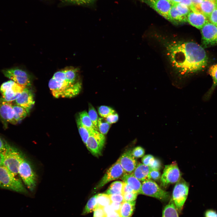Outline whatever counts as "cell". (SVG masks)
<instances>
[{"label":"cell","mask_w":217,"mask_h":217,"mask_svg":"<svg viewBox=\"0 0 217 217\" xmlns=\"http://www.w3.org/2000/svg\"><path fill=\"white\" fill-rule=\"evenodd\" d=\"M167 50L171 65L181 76L199 71L207 65L208 59L204 48L194 42L174 41L168 45Z\"/></svg>","instance_id":"6da1fadb"},{"label":"cell","mask_w":217,"mask_h":217,"mask_svg":"<svg viewBox=\"0 0 217 217\" xmlns=\"http://www.w3.org/2000/svg\"><path fill=\"white\" fill-rule=\"evenodd\" d=\"M49 86L55 98H71L79 93L81 89V83L79 81L74 83L59 82L52 78L49 81Z\"/></svg>","instance_id":"7a4b0ae2"},{"label":"cell","mask_w":217,"mask_h":217,"mask_svg":"<svg viewBox=\"0 0 217 217\" xmlns=\"http://www.w3.org/2000/svg\"><path fill=\"white\" fill-rule=\"evenodd\" d=\"M0 153L3 166L15 176L18 174V168L23 158L21 154L17 149L7 142L5 149Z\"/></svg>","instance_id":"3957f363"},{"label":"cell","mask_w":217,"mask_h":217,"mask_svg":"<svg viewBox=\"0 0 217 217\" xmlns=\"http://www.w3.org/2000/svg\"><path fill=\"white\" fill-rule=\"evenodd\" d=\"M0 188L27 194L21 181L3 166H0Z\"/></svg>","instance_id":"277c9868"},{"label":"cell","mask_w":217,"mask_h":217,"mask_svg":"<svg viewBox=\"0 0 217 217\" xmlns=\"http://www.w3.org/2000/svg\"><path fill=\"white\" fill-rule=\"evenodd\" d=\"M139 194L156 198L162 201H167L170 198L169 192L161 188L151 179L143 182Z\"/></svg>","instance_id":"5b68a950"},{"label":"cell","mask_w":217,"mask_h":217,"mask_svg":"<svg viewBox=\"0 0 217 217\" xmlns=\"http://www.w3.org/2000/svg\"><path fill=\"white\" fill-rule=\"evenodd\" d=\"M26 87L11 80L5 82L0 88L2 95L0 99L5 101L12 102L19 97Z\"/></svg>","instance_id":"8992f818"},{"label":"cell","mask_w":217,"mask_h":217,"mask_svg":"<svg viewBox=\"0 0 217 217\" xmlns=\"http://www.w3.org/2000/svg\"><path fill=\"white\" fill-rule=\"evenodd\" d=\"M189 186L183 178L176 183L172 193V200L177 210L181 211L187 198Z\"/></svg>","instance_id":"52a82bcc"},{"label":"cell","mask_w":217,"mask_h":217,"mask_svg":"<svg viewBox=\"0 0 217 217\" xmlns=\"http://www.w3.org/2000/svg\"><path fill=\"white\" fill-rule=\"evenodd\" d=\"M181 178V174L175 162L165 166L160 179L161 186L165 188L171 184L177 182Z\"/></svg>","instance_id":"ba28073f"},{"label":"cell","mask_w":217,"mask_h":217,"mask_svg":"<svg viewBox=\"0 0 217 217\" xmlns=\"http://www.w3.org/2000/svg\"><path fill=\"white\" fill-rule=\"evenodd\" d=\"M18 173L25 184L31 191L36 185V176L30 164L23 157L19 165Z\"/></svg>","instance_id":"9c48e42d"},{"label":"cell","mask_w":217,"mask_h":217,"mask_svg":"<svg viewBox=\"0 0 217 217\" xmlns=\"http://www.w3.org/2000/svg\"><path fill=\"white\" fill-rule=\"evenodd\" d=\"M105 141V135L94 130L89 137L85 145L88 149L93 156H100Z\"/></svg>","instance_id":"30bf717a"},{"label":"cell","mask_w":217,"mask_h":217,"mask_svg":"<svg viewBox=\"0 0 217 217\" xmlns=\"http://www.w3.org/2000/svg\"><path fill=\"white\" fill-rule=\"evenodd\" d=\"M4 76L17 83L26 87L31 85L29 75L24 70L18 67L6 68L2 70Z\"/></svg>","instance_id":"8fae6325"},{"label":"cell","mask_w":217,"mask_h":217,"mask_svg":"<svg viewBox=\"0 0 217 217\" xmlns=\"http://www.w3.org/2000/svg\"><path fill=\"white\" fill-rule=\"evenodd\" d=\"M204 48L217 45V26L208 21L200 29Z\"/></svg>","instance_id":"7c38bea8"},{"label":"cell","mask_w":217,"mask_h":217,"mask_svg":"<svg viewBox=\"0 0 217 217\" xmlns=\"http://www.w3.org/2000/svg\"><path fill=\"white\" fill-rule=\"evenodd\" d=\"M125 174L118 159L107 171L96 187L100 188L110 181L121 178Z\"/></svg>","instance_id":"4fadbf2b"},{"label":"cell","mask_w":217,"mask_h":217,"mask_svg":"<svg viewBox=\"0 0 217 217\" xmlns=\"http://www.w3.org/2000/svg\"><path fill=\"white\" fill-rule=\"evenodd\" d=\"M13 105L12 102L5 101L0 99V118L5 128L7 127L8 123L15 124Z\"/></svg>","instance_id":"5bb4252c"},{"label":"cell","mask_w":217,"mask_h":217,"mask_svg":"<svg viewBox=\"0 0 217 217\" xmlns=\"http://www.w3.org/2000/svg\"><path fill=\"white\" fill-rule=\"evenodd\" d=\"M118 160L126 174H132L138 164L137 160L132 155L130 150L124 152Z\"/></svg>","instance_id":"9a60e30c"},{"label":"cell","mask_w":217,"mask_h":217,"mask_svg":"<svg viewBox=\"0 0 217 217\" xmlns=\"http://www.w3.org/2000/svg\"><path fill=\"white\" fill-rule=\"evenodd\" d=\"M153 9L167 20H169V14L173 5L168 0H157L148 2Z\"/></svg>","instance_id":"2e32d148"},{"label":"cell","mask_w":217,"mask_h":217,"mask_svg":"<svg viewBox=\"0 0 217 217\" xmlns=\"http://www.w3.org/2000/svg\"><path fill=\"white\" fill-rule=\"evenodd\" d=\"M217 6V2L203 0L200 4L193 5L190 10L201 13L208 18L211 13Z\"/></svg>","instance_id":"e0dca14e"},{"label":"cell","mask_w":217,"mask_h":217,"mask_svg":"<svg viewBox=\"0 0 217 217\" xmlns=\"http://www.w3.org/2000/svg\"><path fill=\"white\" fill-rule=\"evenodd\" d=\"M15 101V104L23 107L28 112L34 103L33 94L27 87L24 88L19 97Z\"/></svg>","instance_id":"ac0fdd59"},{"label":"cell","mask_w":217,"mask_h":217,"mask_svg":"<svg viewBox=\"0 0 217 217\" xmlns=\"http://www.w3.org/2000/svg\"><path fill=\"white\" fill-rule=\"evenodd\" d=\"M187 22L192 26L201 29L209 21L208 19L203 14L190 10L187 16Z\"/></svg>","instance_id":"d6986e66"},{"label":"cell","mask_w":217,"mask_h":217,"mask_svg":"<svg viewBox=\"0 0 217 217\" xmlns=\"http://www.w3.org/2000/svg\"><path fill=\"white\" fill-rule=\"evenodd\" d=\"M151 170L149 166L139 163L132 174L140 181H144L150 179L149 173Z\"/></svg>","instance_id":"ffe728a7"},{"label":"cell","mask_w":217,"mask_h":217,"mask_svg":"<svg viewBox=\"0 0 217 217\" xmlns=\"http://www.w3.org/2000/svg\"><path fill=\"white\" fill-rule=\"evenodd\" d=\"M121 179L129 184L134 191L139 194L142 184L140 181L132 174H125Z\"/></svg>","instance_id":"44dd1931"},{"label":"cell","mask_w":217,"mask_h":217,"mask_svg":"<svg viewBox=\"0 0 217 217\" xmlns=\"http://www.w3.org/2000/svg\"><path fill=\"white\" fill-rule=\"evenodd\" d=\"M208 73L212 78L213 83L210 88L204 96L205 100H207L210 98L217 86V64L211 66L208 69Z\"/></svg>","instance_id":"7402d4cb"},{"label":"cell","mask_w":217,"mask_h":217,"mask_svg":"<svg viewBox=\"0 0 217 217\" xmlns=\"http://www.w3.org/2000/svg\"><path fill=\"white\" fill-rule=\"evenodd\" d=\"M169 17L168 20L174 23H179L187 22V17L180 14L174 5H172L170 11Z\"/></svg>","instance_id":"603a6c76"},{"label":"cell","mask_w":217,"mask_h":217,"mask_svg":"<svg viewBox=\"0 0 217 217\" xmlns=\"http://www.w3.org/2000/svg\"><path fill=\"white\" fill-rule=\"evenodd\" d=\"M135 201H124L120 210L121 217H131L135 209Z\"/></svg>","instance_id":"cb8c5ba5"},{"label":"cell","mask_w":217,"mask_h":217,"mask_svg":"<svg viewBox=\"0 0 217 217\" xmlns=\"http://www.w3.org/2000/svg\"><path fill=\"white\" fill-rule=\"evenodd\" d=\"M13 107L14 112V119L15 124L24 118L29 112L23 107L16 104L13 105Z\"/></svg>","instance_id":"d4e9b609"},{"label":"cell","mask_w":217,"mask_h":217,"mask_svg":"<svg viewBox=\"0 0 217 217\" xmlns=\"http://www.w3.org/2000/svg\"><path fill=\"white\" fill-rule=\"evenodd\" d=\"M77 121L79 134L83 141L85 145L89 137L95 130H91L84 126L81 123L79 118Z\"/></svg>","instance_id":"484cf974"},{"label":"cell","mask_w":217,"mask_h":217,"mask_svg":"<svg viewBox=\"0 0 217 217\" xmlns=\"http://www.w3.org/2000/svg\"><path fill=\"white\" fill-rule=\"evenodd\" d=\"M162 217H179L172 200L165 207L162 212Z\"/></svg>","instance_id":"4316f807"},{"label":"cell","mask_w":217,"mask_h":217,"mask_svg":"<svg viewBox=\"0 0 217 217\" xmlns=\"http://www.w3.org/2000/svg\"><path fill=\"white\" fill-rule=\"evenodd\" d=\"M124 182L117 181L112 183L105 193L108 195L122 194Z\"/></svg>","instance_id":"83f0119b"},{"label":"cell","mask_w":217,"mask_h":217,"mask_svg":"<svg viewBox=\"0 0 217 217\" xmlns=\"http://www.w3.org/2000/svg\"><path fill=\"white\" fill-rule=\"evenodd\" d=\"M79 118L82 124L86 128L91 130H95L88 113L86 111L80 112L79 114Z\"/></svg>","instance_id":"f1b7e54d"},{"label":"cell","mask_w":217,"mask_h":217,"mask_svg":"<svg viewBox=\"0 0 217 217\" xmlns=\"http://www.w3.org/2000/svg\"><path fill=\"white\" fill-rule=\"evenodd\" d=\"M97 194L93 196L88 201L83 211L82 215L87 214L94 210L97 204Z\"/></svg>","instance_id":"f546056e"},{"label":"cell","mask_w":217,"mask_h":217,"mask_svg":"<svg viewBox=\"0 0 217 217\" xmlns=\"http://www.w3.org/2000/svg\"><path fill=\"white\" fill-rule=\"evenodd\" d=\"M97 124L98 131L104 135H106L109 131L111 124L107 121L105 118L99 117Z\"/></svg>","instance_id":"4dcf8cb0"},{"label":"cell","mask_w":217,"mask_h":217,"mask_svg":"<svg viewBox=\"0 0 217 217\" xmlns=\"http://www.w3.org/2000/svg\"><path fill=\"white\" fill-rule=\"evenodd\" d=\"M96 206L104 207L110 205L112 203L108 195L106 193L97 194Z\"/></svg>","instance_id":"1f68e13d"},{"label":"cell","mask_w":217,"mask_h":217,"mask_svg":"<svg viewBox=\"0 0 217 217\" xmlns=\"http://www.w3.org/2000/svg\"><path fill=\"white\" fill-rule=\"evenodd\" d=\"M88 114L90 119L95 130L98 131V115L94 107L90 104H89Z\"/></svg>","instance_id":"d6a6232c"},{"label":"cell","mask_w":217,"mask_h":217,"mask_svg":"<svg viewBox=\"0 0 217 217\" xmlns=\"http://www.w3.org/2000/svg\"><path fill=\"white\" fill-rule=\"evenodd\" d=\"M99 115L102 118H106L109 115L115 112V111L110 107L101 105L98 108Z\"/></svg>","instance_id":"836d02e7"},{"label":"cell","mask_w":217,"mask_h":217,"mask_svg":"<svg viewBox=\"0 0 217 217\" xmlns=\"http://www.w3.org/2000/svg\"><path fill=\"white\" fill-rule=\"evenodd\" d=\"M173 5L180 14L186 17L191 10L187 5L181 3H175Z\"/></svg>","instance_id":"e575fe53"},{"label":"cell","mask_w":217,"mask_h":217,"mask_svg":"<svg viewBox=\"0 0 217 217\" xmlns=\"http://www.w3.org/2000/svg\"><path fill=\"white\" fill-rule=\"evenodd\" d=\"M144 149L140 146L135 147L132 151V154L135 158L141 157L144 156Z\"/></svg>","instance_id":"d590c367"},{"label":"cell","mask_w":217,"mask_h":217,"mask_svg":"<svg viewBox=\"0 0 217 217\" xmlns=\"http://www.w3.org/2000/svg\"><path fill=\"white\" fill-rule=\"evenodd\" d=\"M138 193L133 191L123 194L124 201L131 202L135 201Z\"/></svg>","instance_id":"8d00e7d4"},{"label":"cell","mask_w":217,"mask_h":217,"mask_svg":"<svg viewBox=\"0 0 217 217\" xmlns=\"http://www.w3.org/2000/svg\"><path fill=\"white\" fill-rule=\"evenodd\" d=\"M70 3L78 5L89 4L93 2L96 0H63Z\"/></svg>","instance_id":"74e56055"},{"label":"cell","mask_w":217,"mask_h":217,"mask_svg":"<svg viewBox=\"0 0 217 217\" xmlns=\"http://www.w3.org/2000/svg\"><path fill=\"white\" fill-rule=\"evenodd\" d=\"M112 202L122 203L124 201L123 195L122 194L109 195Z\"/></svg>","instance_id":"f35d334b"},{"label":"cell","mask_w":217,"mask_h":217,"mask_svg":"<svg viewBox=\"0 0 217 217\" xmlns=\"http://www.w3.org/2000/svg\"><path fill=\"white\" fill-rule=\"evenodd\" d=\"M208 19L209 22L217 26V6L211 13Z\"/></svg>","instance_id":"ab89813d"},{"label":"cell","mask_w":217,"mask_h":217,"mask_svg":"<svg viewBox=\"0 0 217 217\" xmlns=\"http://www.w3.org/2000/svg\"><path fill=\"white\" fill-rule=\"evenodd\" d=\"M105 216L103 208L96 206L94 210L93 217H105Z\"/></svg>","instance_id":"60d3db41"},{"label":"cell","mask_w":217,"mask_h":217,"mask_svg":"<svg viewBox=\"0 0 217 217\" xmlns=\"http://www.w3.org/2000/svg\"><path fill=\"white\" fill-rule=\"evenodd\" d=\"M149 166L152 169L159 170L161 167V164L159 160L154 158Z\"/></svg>","instance_id":"b9f144b4"},{"label":"cell","mask_w":217,"mask_h":217,"mask_svg":"<svg viewBox=\"0 0 217 217\" xmlns=\"http://www.w3.org/2000/svg\"><path fill=\"white\" fill-rule=\"evenodd\" d=\"M107 121L111 124L117 122L118 119V114L115 112L111 114L105 118Z\"/></svg>","instance_id":"7bdbcfd3"},{"label":"cell","mask_w":217,"mask_h":217,"mask_svg":"<svg viewBox=\"0 0 217 217\" xmlns=\"http://www.w3.org/2000/svg\"><path fill=\"white\" fill-rule=\"evenodd\" d=\"M150 179L157 180L160 178V173L159 170L152 169L149 173Z\"/></svg>","instance_id":"ee69618b"},{"label":"cell","mask_w":217,"mask_h":217,"mask_svg":"<svg viewBox=\"0 0 217 217\" xmlns=\"http://www.w3.org/2000/svg\"><path fill=\"white\" fill-rule=\"evenodd\" d=\"M155 158L151 155H147L143 157L142 160V163L143 164L149 166L152 161Z\"/></svg>","instance_id":"f6af8a7d"},{"label":"cell","mask_w":217,"mask_h":217,"mask_svg":"<svg viewBox=\"0 0 217 217\" xmlns=\"http://www.w3.org/2000/svg\"><path fill=\"white\" fill-rule=\"evenodd\" d=\"M133 191H134L129 184L124 182L122 190V194L123 195L127 193Z\"/></svg>","instance_id":"bcb514c9"},{"label":"cell","mask_w":217,"mask_h":217,"mask_svg":"<svg viewBox=\"0 0 217 217\" xmlns=\"http://www.w3.org/2000/svg\"><path fill=\"white\" fill-rule=\"evenodd\" d=\"M122 203L112 202L110 204L114 211H120Z\"/></svg>","instance_id":"7dc6e473"},{"label":"cell","mask_w":217,"mask_h":217,"mask_svg":"<svg viewBox=\"0 0 217 217\" xmlns=\"http://www.w3.org/2000/svg\"><path fill=\"white\" fill-rule=\"evenodd\" d=\"M205 217H216L217 213L215 211L212 210H209L206 212Z\"/></svg>","instance_id":"c3c4849f"},{"label":"cell","mask_w":217,"mask_h":217,"mask_svg":"<svg viewBox=\"0 0 217 217\" xmlns=\"http://www.w3.org/2000/svg\"><path fill=\"white\" fill-rule=\"evenodd\" d=\"M105 217H121L119 211H114L106 215Z\"/></svg>","instance_id":"681fc988"},{"label":"cell","mask_w":217,"mask_h":217,"mask_svg":"<svg viewBox=\"0 0 217 217\" xmlns=\"http://www.w3.org/2000/svg\"><path fill=\"white\" fill-rule=\"evenodd\" d=\"M6 142L0 137V153L3 152L5 149Z\"/></svg>","instance_id":"f907efd6"},{"label":"cell","mask_w":217,"mask_h":217,"mask_svg":"<svg viewBox=\"0 0 217 217\" xmlns=\"http://www.w3.org/2000/svg\"><path fill=\"white\" fill-rule=\"evenodd\" d=\"M180 3L187 5L190 10L193 5L191 0H182Z\"/></svg>","instance_id":"816d5d0a"},{"label":"cell","mask_w":217,"mask_h":217,"mask_svg":"<svg viewBox=\"0 0 217 217\" xmlns=\"http://www.w3.org/2000/svg\"><path fill=\"white\" fill-rule=\"evenodd\" d=\"M103 208L106 215L114 211L110 204L103 207Z\"/></svg>","instance_id":"f5cc1de1"},{"label":"cell","mask_w":217,"mask_h":217,"mask_svg":"<svg viewBox=\"0 0 217 217\" xmlns=\"http://www.w3.org/2000/svg\"><path fill=\"white\" fill-rule=\"evenodd\" d=\"M203 0H191L193 5H196L200 3Z\"/></svg>","instance_id":"db71d44e"},{"label":"cell","mask_w":217,"mask_h":217,"mask_svg":"<svg viewBox=\"0 0 217 217\" xmlns=\"http://www.w3.org/2000/svg\"><path fill=\"white\" fill-rule=\"evenodd\" d=\"M3 166L2 159L1 153H0V166Z\"/></svg>","instance_id":"11a10c76"},{"label":"cell","mask_w":217,"mask_h":217,"mask_svg":"<svg viewBox=\"0 0 217 217\" xmlns=\"http://www.w3.org/2000/svg\"><path fill=\"white\" fill-rule=\"evenodd\" d=\"M182 0H172L173 5L174 4L177 3H180Z\"/></svg>","instance_id":"9f6ffc18"},{"label":"cell","mask_w":217,"mask_h":217,"mask_svg":"<svg viewBox=\"0 0 217 217\" xmlns=\"http://www.w3.org/2000/svg\"><path fill=\"white\" fill-rule=\"evenodd\" d=\"M157 0H148V2H153L155 1H156Z\"/></svg>","instance_id":"6f0895ef"},{"label":"cell","mask_w":217,"mask_h":217,"mask_svg":"<svg viewBox=\"0 0 217 217\" xmlns=\"http://www.w3.org/2000/svg\"><path fill=\"white\" fill-rule=\"evenodd\" d=\"M169 1H170L171 2V3L172 5H173V1L172 0H168Z\"/></svg>","instance_id":"680465c9"},{"label":"cell","mask_w":217,"mask_h":217,"mask_svg":"<svg viewBox=\"0 0 217 217\" xmlns=\"http://www.w3.org/2000/svg\"><path fill=\"white\" fill-rule=\"evenodd\" d=\"M208 0L213 1V2H217V0Z\"/></svg>","instance_id":"91938a15"},{"label":"cell","mask_w":217,"mask_h":217,"mask_svg":"<svg viewBox=\"0 0 217 217\" xmlns=\"http://www.w3.org/2000/svg\"><path fill=\"white\" fill-rule=\"evenodd\" d=\"M216 217H217V216H216Z\"/></svg>","instance_id":"94428289"},{"label":"cell","mask_w":217,"mask_h":217,"mask_svg":"<svg viewBox=\"0 0 217 217\" xmlns=\"http://www.w3.org/2000/svg\"></svg>","instance_id":"6125c7cd"}]
</instances>
